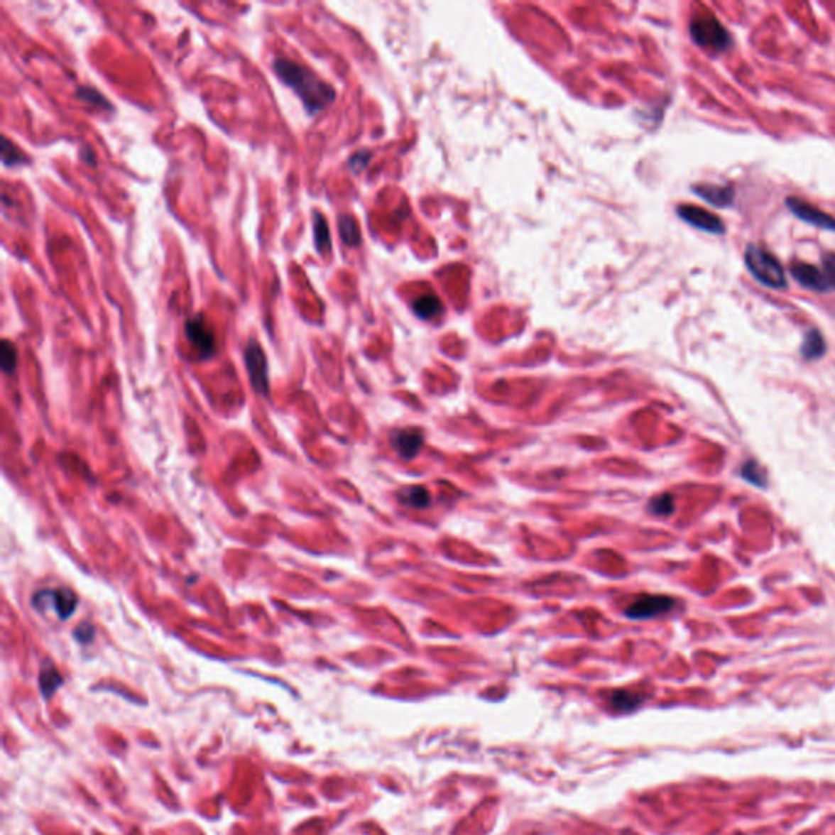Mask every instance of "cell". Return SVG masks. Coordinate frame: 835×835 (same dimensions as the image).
I'll list each match as a JSON object with an SVG mask.
<instances>
[{
  "instance_id": "obj_10",
  "label": "cell",
  "mask_w": 835,
  "mask_h": 835,
  "mask_svg": "<svg viewBox=\"0 0 835 835\" xmlns=\"http://www.w3.org/2000/svg\"><path fill=\"white\" fill-rule=\"evenodd\" d=\"M422 441H425V439H422L421 431L415 430V427L398 430L397 432H393L392 436V444L395 450L405 459L415 457V455L420 452Z\"/></svg>"
},
{
  "instance_id": "obj_9",
  "label": "cell",
  "mask_w": 835,
  "mask_h": 835,
  "mask_svg": "<svg viewBox=\"0 0 835 835\" xmlns=\"http://www.w3.org/2000/svg\"><path fill=\"white\" fill-rule=\"evenodd\" d=\"M790 271L793 274V278L798 281L801 285H804V288L811 289V290H817V293H827L829 289V284H827V279L824 276L822 269L812 266V265H806V263H801V261H796L793 265L790 266Z\"/></svg>"
},
{
  "instance_id": "obj_1",
  "label": "cell",
  "mask_w": 835,
  "mask_h": 835,
  "mask_svg": "<svg viewBox=\"0 0 835 835\" xmlns=\"http://www.w3.org/2000/svg\"><path fill=\"white\" fill-rule=\"evenodd\" d=\"M273 70L284 85L300 98L305 111L315 116L337 98V92L328 82L322 80L313 70L288 58L273 60Z\"/></svg>"
},
{
  "instance_id": "obj_21",
  "label": "cell",
  "mask_w": 835,
  "mask_h": 835,
  "mask_svg": "<svg viewBox=\"0 0 835 835\" xmlns=\"http://www.w3.org/2000/svg\"><path fill=\"white\" fill-rule=\"evenodd\" d=\"M741 476L744 478L746 481L752 483L754 486H759V488H767V475L765 471H763L762 466L759 465V462H754V460H747V462L743 465V469H741Z\"/></svg>"
},
{
  "instance_id": "obj_18",
  "label": "cell",
  "mask_w": 835,
  "mask_h": 835,
  "mask_svg": "<svg viewBox=\"0 0 835 835\" xmlns=\"http://www.w3.org/2000/svg\"><path fill=\"white\" fill-rule=\"evenodd\" d=\"M77 98H80L82 102L93 104V107H97V108L108 109V111H114V107L111 104V102H109L104 95H102V92H98L95 87H89V85L79 87V89H77Z\"/></svg>"
},
{
  "instance_id": "obj_7",
  "label": "cell",
  "mask_w": 835,
  "mask_h": 835,
  "mask_svg": "<svg viewBox=\"0 0 835 835\" xmlns=\"http://www.w3.org/2000/svg\"><path fill=\"white\" fill-rule=\"evenodd\" d=\"M677 214L684 219L687 224L694 225V227L705 230V232L721 235L724 232V224L721 219L715 214L706 211V209L697 207V206H680L677 207Z\"/></svg>"
},
{
  "instance_id": "obj_5",
  "label": "cell",
  "mask_w": 835,
  "mask_h": 835,
  "mask_svg": "<svg viewBox=\"0 0 835 835\" xmlns=\"http://www.w3.org/2000/svg\"><path fill=\"white\" fill-rule=\"evenodd\" d=\"M185 334L201 358H211L216 353V337L204 315L197 313L185 323Z\"/></svg>"
},
{
  "instance_id": "obj_8",
  "label": "cell",
  "mask_w": 835,
  "mask_h": 835,
  "mask_svg": "<svg viewBox=\"0 0 835 835\" xmlns=\"http://www.w3.org/2000/svg\"><path fill=\"white\" fill-rule=\"evenodd\" d=\"M787 206L796 217L801 219V221L826 230H834L835 232V219L832 216H829V214L819 211V209L809 204V202L799 200V197H788Z\"/></svg>"
},
{
  "instance_id": "obj_4",
  "label": "cell",
  "mask_w": 835,
  "mask_h": 835,
  "mask_svg": "<svg viewBox=\"0 0 835 835\" xmlns=\"http://www.w3.org/2000/svg\"><path fill=\"white\" fill-rule=\"evenodd\" d=\"M245 366L249 371L251 387L256 393L268 395L269 376H268V359L265 351L255 339L246 344L245 348Z\"/></svg>"
},
{
  "instance_id": "obj_12",
  "label": "cell",
  "mask_w": 835,
  "mask_h": 835,
  "mask_svg": "<svg viewBox=\"0 0 835 835\" xmlns=\"http://www.w3.org/2000/svg\"><path fill=\"white\" fill-rule=\"evenodd\" d=\"M48 596H49V601H51V606L54 607V611L59 615L60 618H69L70 615L75 612V607H77V596L74 594L70 589H54V591H48Z\"/></svg>"
},
{
  "instance_id": "obj_6",
  "label": "cell",
  "mask_w": 835,
  "mask_h": 835,
  "mask_svg": "<svg viewBox=\"0 0 835 835\" xmlns=\"http://www.w3.org/2000/svg\"><path fill=\"white\" fill-rule=\"evenodd\" d=\"M675 606V601L669 596H641L626 608V615L630 618L643 620L655 618L657 615L671 612Z\"/></svg>"
},
{
  "instance_id": "obj_19",
  "label": "cell",
  "mask_w": 835,
  "mask_h": 835,
  "mask_svg": "<svg viewBox=\"0 0 835 835\" xmlns=\"http://www.w3.org/2000/svg\"><path fill=\"white\" fill-rule=\"evenodd\" d=\"M60 685H62V677H60V674L54 666L45 667L40 672V689L45 699H49V697L56 694Z\"/></svg>"
},
{
  "instance_id": "obj_16",
  "label": "cell",
  "mask_w": 835,
  "mask_h": 835,
  "mask_svg": "<svg viewBox=\"0 0 835 835\" xmlns=\"http://www.w3.org/2000/svg\"><path fill=\"white\" fill-rule=\"evenodd\" d=\"M338 230L343 244L348 246H358L361 244V229L356 219L349 214L338 216Z\"/></svg>"
},
{
  "instance_id": "obj_26",
  "label": "cell",
  "mask_w": 835,
  "mask_h": 835,
  "mask_svg": "<svg viewBox=\"0 0 835 835\" xmlns=\"http://www.w3.org/2000/svg\"><path fill=\"white\" fill-rule=\"evenodd\" d=\"M369 162H371V152L369 151H359V152H356V153H353V155H351L348 165L354 173H359L367 167V163Z\"/></svg>"
},
{
  "instance_id": "obj_20",
  "label": "cell",
  "mask_w": 835,
  "mask_h": 835,
  "mask_svg": "<svg viewBox=\"0 0 835 835\" xmlns=\"http://www.w3.org/2000/svg\"><path fill=\"white\" fill-rule=\"evenodd\" d=\"M0 155H2L4 167H20V165H25L28 162V157H26L12 141H9L7 137H2V151H0Z\"/></svg>"
},
{
  "instance_id": "obj_27",
  "label": "cell",
  "mask_w": 835,
  "mask_h": 835,
  "mask_svg": "<svg viewBox=\"0 0 835 835\" xmlns=\"http://www.w3.org/2000/svg\"><path fill=\"white\" fill-rule=\"evenodd\" d=\"M75 638L79 640L80 643H84V645L85 643H89L93 638V626L87 622L80 623L75 630Z\"/></svg>"
},
{
  "instance_id": "obj_22",
  "label": "cell",
  "mask_w": 835,
  "mask_h": 835,
  "mask_svg": "<svg viewBox=\"0 0 835 835\" xmlns=\"http://www.w3.org/2000/svg\"><path fill=\"white\" fill-rule=\"evenodd\" d=\"M400 498H402L403 503L410 504V506H413V508H425L431 503L430 491H427L426 488H421V486L406 488V490L400 494Z\"/></svg>"
},
{
  "instance_id": "obj_25",
  "label": "cell",
  "mask_w": 835,
  "mask_h": 835,
  "mask_svg": "<svg viewBox=\"0 0 835 835\" xmlns=\"http://www.w3.org/2000/svg\"><path fill=\"white\" fill-rule=\"evenodd\" d=\"M822 273L827 279L831 289H835V253H824L822 256Z\"/></svg>"
},
{
  "instance_id": "obj_2",
  "label": "cell",
  "mask_w": 835,
  "mask_h": 835,
  "mask_svg": "<svg viewBox=\"0 0 835 835\" xmlns=\"http://www.w3.org/2000/svg\"><path fill=\"white\" fill-rule=\"evenodd\" d=\"M746 266L754 274L757 281L770 289L787 288V274L785 269L770 251H767L760 245H749L744 253Z\"/></svg>"
},
{
  "instance_id": "obj_11",
  "label": "cell",
  "mask_w": 835,
  "mask_h": 835,
  "mask_svg": "<svg viewBox=\"0 0 835 835\" xmlns=\"http://www.w3.org/2000/svg\"><path fill=\"white\" fill-rule=\"evenodd\" d=\"M694 191L702 197V200L710 202V204L715 207H728L734 200V191L731 186L699 185L695 186Z\"/></svg>"
},
{
  "instance_id": "obj_23",
  "label": "cell",
  "mask_w": 835,
  "mask_h": 835,
  "mask_svg": "<svg viewBox=\"0 0 835 835\" xmlns=\"http://www.w3.org/2000/svg\"><path fill=\"white\" fill-rule=\"evenodd\" d=\"M16 362H18V353H16L15 344L10 339H2L0 344V364L5 373H13L16 369Z\"/></svg>"
},
{
  "instance_id": "obj_14",
  "label": "cell",
  "mask_w": 835,
  "mask_h": 835,
  "mask_svg": "<svg viewBox=\"0 0 835 835\" xmlns=\"http://www.w3.org/2000/svg\"><path fill=\"white\" fill-rule=\"evenodd\" d=\"M826 354V339L821 334L819 329L811 328L804 334V342L801 344V356L806 361H816Z\"/></svg>"
},
{
  "instance_id": "obj_24",
  "label": "cell",
  "mask_w": 835,
  "mask_h": 835,
  "mask_svg": "<svg viewBox=\"0 0 835 835\" xmlns=\"http://www.w3.org/2000/svg\"><path fill=\"white\" fill-rule=\"evenodd\" d=\"M650 509L653 514L656 515H669L674 513V499L671 494H661V496L655 498L650 504Z\"/></svg>"
},
{
  "instance_id": "obj_15",
  "label": "cell",
  "mask_w": 835,
  "mask_h": 835,
  "mask_svg": "<svg viewBox=\"0 0 835 835\" xmlns=\"http://www.w3.org/2000/svg\"><path fill=\"white\" fill-rule=\"evenodd\" d=\"M413 310L420 318L431 320V318H436V317L441 315L444 307H442V302L439 300V298H436V295L426 294V295H421V298H418L413 302Z\"/></svg>"
},
{
  "instance_id": "obj_13",
  "label": "cell",
  "mask_w": 835,
  "mask_h": 835,
  "mask_svg": "<svg viewBox=\"0 0 835 835\" xmlns=\"http://www.w3.org/2000/svg\"><path fill=\"white\" fill-rule=\"evenodd\" d=\"M313 221V241H315V249L320 255L328 253L332 250V235H329V227L325 216L320 211L312 212Z\"/></svg>"
},
{
  "instance_id": "obj_3",
  "label": "cell",
  "mask_w": 835,
  "mask_h": 835,
  "mask_svg": "<svg viewBox=\"0 0 835 835\" xmlns=\"http://www.w3.org/2000/svg\"><path fill=\"white\" fill-rule=\"evenodd\" d=\"M690 35L697 45L713 53H721L731 45L728 30L710 12L695 15L690 23Z\"/></svg>"
},
{
  "instance_id": "obj_28",
  "label": "cell",
  "mask_w": 835,
  "mask_h": 835,
  "mask_svg": "<svg viewBox=\"0 0 835 835\" xmlns=\"http://www.w3.org/2000/svg\"><path fill=\"white\" fill-rule=\"evenodd\" d=\"M79 157L82 162L93 165V167H97V158H95V153H93L92 147L89 146H82L80 151H79Z\"/></svg>"
},
{
  "instance_id": "obj_17",
  "label": "cell",
  "mask_w": 835,
  "mask_h": 835,
  "mask_svg": "<svg viewBox=\"0 0 835 835\" xmlns=\"http://www.w3.org/2000/svg\"><path fill=\"white\" fill-rule=\"evenodd\" d=\"M608 700H611V705L615 708V710L620 711V713H630L638 708L643 700H645V697L640 695V694H635V692H626V690H615L613 694L608 697Z\"/></svg>"
}]
</instances>
